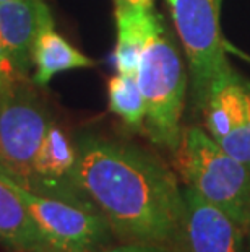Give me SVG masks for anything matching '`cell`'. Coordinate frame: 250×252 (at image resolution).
<instances>
[{"label": "cell", "mask_w": 250, "mask_h": 252, "mask_svg": "<svg viewBox=\"0 0 250 252\" xmlns=\"http://www.w3.org/2000/svg\"><path fill=\"white\" fill-rule=\"evenodd\" d=\"M72 181L120 243L174 244L184 195L175 174L150 152L96 133L77 137Z\"/></svg>", "instance_id": "6da1fadb"}, {"label": "cell", "mask_w": 250, "mask_h": 252, "mask_svg": "<svg viewBox=\"0 0 250 252\" xmlns=\"http://www.w3.org/2000/svg\"><path fill=\"white\" fill-rule=\"evenodd\" d=\"M137 83L146 109L143 132L154 145L174 153L184 132L180 119L187 75L164 18H161L141 52Z\"/></svg>", "instance_id": "7a4b0ae2"}, {"label": "cell", "mask_w": 250, "mask_h": 252, "mask_svg": "<svg viewBox=\"0 0 250 252\" xmlns=\"http://www.w3.org/2000/svg\"><path fill=\"white\" fill-rule=\"evenodd\" d=\"M175 166L185 184L229 215L242 229L250 226V168L232 158L200 127L182 132Z\"/></svg>", "instance_id": "3957f363"}, {"label": "cell", "mask_w": 250, "mask_h": 252, "mask_svg": "<svg viewBox=\"0 0 250 252\" xmlns=\"http://www.w3.org/2000/svg\"><path fill=\"white\" fill-rule=\"evenodd\" d=\"M51 121L46 104L26 80L0 90V173L28 190Z\"/></svg>", "instance_id": "277c9868"}, {"label": "cell", "mask_w": 250, "mask_h": 252, "mask_svg": "<svg viewBox=\"0 0 250 252\" xmlns=\"http://www.w3.org/2000/svg\"><path fill=\"white\" fill-rule=\"evenodd\" d=\"M222 0H166L187 59L195 108L201 109L211 87L232 67L220 30Z\"/></svg>", "instance_id": "5b68a950"}, {"label": "cell", "mask_w": 250, "mask_h": 252, "mask_svg": "<svg viewBox=\"0 0 250 252\" xmlns=\"http://www.w3.org/2000/svg\"><path fill=\"white\" fill-rule=\"evenodd\" d=\"M0 178L17 192L54 252H96L114 236L108 220L91 202L41 195L2 173Z\"/></svg>", "instance_id": "8992f818"}, {"label": "cell", "mask_w": 250, "mask_h": 252, "mask_svg": "<svg viewBox=\"0 0 250 252\" xmlns=\"http://www.w3.org/2000/svg\"><path fill=\"white\" fill-rule=\"evenodd\" d=\"M208 135L250 168V82L232 70L213 85L203 108Z\"/></svg>", "instance_id": "52a82bcc"}, {"label": "cell", "mask_w": 250, "mask_h": 252, "mask_svg": "<svg viewBox=\"0 0 250 252\" xmlns=\"http://www.w3.org/2000/svg\"><path fill=\"white\" fill-rule=\"evenodd\" d=\"M184 208L174 246L179 252H244V229L192 187L182 189Z\"/></svg>", "instance_id": "ba28073f"}, {"label": "cell", "mask_w": 250, "mask_h": 252, "mask_svg": "<svg viewBox=\"0 0 250 252\" xmlns=\"http://www.w3.org/2000/svg\"><path fill=\"white\" fill-rule=\"evenodd\" d=\"M54 26L44 0H12L0 3V39L15 72L26 80L34 67V46L39 34Z\"/></svg>", "instance_id": "9c48e42d"}, {"label": "cell", "mask_w": 250, "mask_h": 252, "mask_svg": "<svg viewBox=\"0 0 250 252\" xmlns=\"http://www.w3.org/2000/svg\"><path fill=\"white\" fill-rule=\"evenodd\" d=\"M75 159V142L52 119L34 161L31 192L68 200H88L72 181Z\"/></svg>", "instance_id": "30bf717a"}, {"label": "cell", "mask_w": 250, "mask_h": 252, "mask_svg": "<svg viewBox=\"0 0 250 252\" xmlns=\"http://www.w3.org/2000/svg\"><path fill=\"white\" fill-rule=\"evenodd\" d=\"M161 18L153 5H137L127 0H115L117 44L114 62L120 75L137 78L141 52Z\"/></svg>", "instance_id": "8fae6325"}, {"label": "cell", "mask_w": 250, "mask_h": 252, "mask_svg": "<svg viewBox=\"0 0 250 252\" xmlns=\"http://www.w3.org/2000/svg\"><path fill=\"white\" fill-rule=\"evenodd\" d=\"M0 243L13 252H54L12 187L0 178Z\"/></svg>", "instance_id": "7c38bea8"}, {"label": "cell", "mask_w": 250, "mask_h": 252, "mask_svg": "<svg viewBox=\"0 0 250 252\" xmlns=\"http://www.w3.org/2000/svg\"><path fill=\"white\" fill-rule=\"evenodd\" d=\"M33 63L36 68L33 83L36 87H46L57 73L73 68H89L94 65V61L73 47L65 37L57 33L54 26H49L36 41Z\"/></svg>", "instance_id": "4fadbf2b"}, {"label": "cell", "mask_w": 250, "mask_h": 252, "mask_svg": "<svg viewBox=\"0 0 250 252\" xmlns=\"http://www.w3.org/2000/svg\"><path fill=\"white\" fill-rule=\"evenodd\" d=\"M109 109L119 116L127 126L143 130L145 124V99L135 77L115 75L108 83Z\"/></svg>", "instance_id": "5bb4252c"}, {"label": "cell", "mask_w": 250, "mask_h": 252, "mask_svg": "<svg viewBox=\"0 0 250 252\" xmlns=\"http://www.w3.org/2000/svg\"><path fill=\"white\" fill-rule=\"evenodd\" d=\"M96 252H179L174 244L164 243H120L117 246H106Z\"/></svg>", "instance_id": "9a60e30c"}, {"label": "cell", "mask_w": 250, "mask_h": 252, "mask_svg": "<svg viewBox=\"0 0 250 252\" xmlns=\"http://www.w3.org/2000/svg\"><path fill=\"white\" fill-rule=\"evenodd\" d=\"M23 78H20L15 68L12 67L10 63L8 57H7V52L3 49V44H2V39H0V90L2 88H7V87H12L17 82H21Z\"/></svg>", "instance_id": "2e32d148"}, {"label": "cell", "mask_w": 250, "mask_h": 252, "mask_svg": "<svg viewBox=\"0 0 250 252\" xmlns=\"http://www.w3.org/2000/svg\"><path fill=\"white\" fill-rule=\"evenodd\" d=\"M224 47H226V51H232L234 54H239V56H241V57H244V59H246V61H249V62H250V57H249V56H244L241 51L234 49V47H232V46L229 44V42H226V41H224Z\"/></svg>", "instance_id": "e0dca14e"}, {"label": "cell", "mask_w": 250, "mask_h": 252, "mask_svg": "<svg viewBox=\"0 0 250 252\" xmlns=\"http://www.w3.org/2000/svg\"><path fill=\"white\" fill-rule=\"evenodd\" d=\"M127 2L137 5H153V0H127Z\"/></svg>", "instance_id": "ac0fdd59"}, {"label": "cell", "mask_w": 250, "mask_h": 252, "mask_svg": "<svg viewBox=\"0 0 250 252\" xmlns=\"http://www.w3.org/2000/svg\"><path fill=\"white\" fill-rule=\"evenodd\" d=\"M5 2H12V0H0V3H5Z\"/></svg>", "instance_id": "d6986e66"}]
</instances>
